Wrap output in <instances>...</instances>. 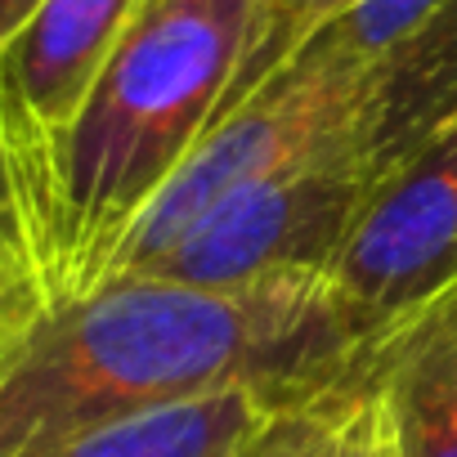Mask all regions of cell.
<instances>
[{"label":"cell","instance_id":"cell-1","mask_svg":"<svg viewBox=\"0 0 457 457\" xmlns=\"http://www.w3.org/2000/svg\"><path fill=\"white\" fill-rule=\"evenodd\" d=\"M377 323L314 270L247 287L112 278L50 310L5 368L0 457L220 390L296 399L345 377Z\"/></svg>","mask_w":457,"mask_h":457},{"label":"cell","instance_id":"cell-9","mask_svg":"<svg viewBox=\"0 0 457 457\" xmlns=\"http://www.w3.org/2000/svg\"><path fill=\"white\" fill-rule=\"evenodd\" d=\"M274 399L256 390H220L117 421L77 430L28 457H243L247 435Z\"/></svg>","mask_w":457,"mask_h":457},{"label":"cell","instance_id":"cell-11","mask_svg":"<svg viewBox=\"0 0 457 457\" xmlns=\"http://www.w3.org/2000/svg\"><path fill=\"white\" fill-rule=\"evenodd\" d=\"M354 0H265V19H261V32H256V46L247 54V68H243V81H238V95H252L261 81H270L287 59H296L323 28H332ZM228 104V108H234Z\"/></svg>","mask_w":457,"mask_h":457},{"label":"cell","instance_id":"cell-4","mask_svg":"<svg viewBox=\"0 0 457 457\" xmlns=\"http://www.w3.org/2000/svg\"><path fill=\"white\" fill-rule=\"evenodd\" d=\"M386 179L354 126L345 139L228 193L135 278L247 287L278 274H332L354 220Z\"/></svg>","mask_w":457,"mask_h":457},{"label":"cell","instance_id":"cell-3","mask_svg":"<svg viewBox=\"0 0 457 457\" xmlns=\"http://www.w3.org/2000/svg\"><path fill=\"white\" fill-rule=\"evenodd\" d=\"M368 86L372 59H350L323 37H314L296 59H287L270 81L243 95L211 126V135L188 153V162L135 220L104 283L144 274L228 193L345 139L363 121Z\"/></svg>","mask_w":457,"mask_h":457},{"label":"cell","instance_id":"cell-10","mask_svg":"<svg viewBox=\"0 0 457 457\" xmlns=\"http://www.w3.org/2000/svg\"><path fill=\"white\" fill-rule=\"evenodd\" d=\"M50 314L41 215L23 162L0 117V328L32 332Z\"/></svg>","mask_w":457,"mask_h":457},{"label":"cell","instance_id":"cell-13","mask_svg":"<svg viewBox=\"0 0 457 457\" xmlns=\"http://www.w3.org/2000/svg\"><path fill=\"white\" fill-rule=\"evenodd\" d=\"M37 5H41V0H0V46H5V41L32 19Z\"/></svg>","mask_w":457,"mask_h":457},{"label":"cell","instance_id":"cell-2","mask_svg":"<svg viewBox=\"0 0 457 457\" xmlns=\"http://www.w3.org/2000/svg\"><path fill=\"white\" fill-rule=\"evenodd\" d=\"M265 0H144L46 184L50 310L90 296L135 220L228 112Z\"/></svg>","mask_w":457,"mask_h":457},{"label":"cell","instance_id":"cell-14","mask_svg":"<svg viewBox=\"0 0 457 457\" xmlns=\"http://www.w3.org/2000/svg\"><path fill=\"white\" fill-rule=\"evenodd\" d=\"M32 332H37V328H32ZM32 332H19V328H0V377H5V368L14 363V354L23 350V341H28Z\"/></svg>","mask_w":457,"mask_h":457},{"label":"cell","instance_id":"cell-7","mask_svg":"<svg viewBox=\"0 0 457 457\" xmlns=\"http://www.w3.org/2000/svg\"><path fill=\"white\" fill-rule=\"evenodd\" d=\"M399 457H457V274L381 319Z\"/></svg>","mask_w":457,"mask_h":457},{"label":"cell","instance_id":"cell-5","mask_svg":"<svg viewBox=\"0 0 457 457\" xmlns=\"http://www.w3.org/2000/svg\"><path fill=\"white\" fill-rule=\"evenodd\" d=\"M139 5L144 0H41L32 19L0 46V117L37 197L41 243L54 153Z\"/></svg>","mask_w":457,"mask_h":457},{"label":"cell","instance_id":"cell-15","mask_svg":"<svg viewBox=\"0 0 457 457\" xmlns=\"http://www.w3.org/2000/svg\"><path fill=\"white\" fill-rule=\"evenodd\" d=\"M386 457H399V444H395V448H390V453H386Z\"/></svg>","mask_w":457,"mask_h":457},{"label":"cell","instance_id":"cell-6","mask_svg":"<svg viewBox=\"0 0 457 457\" xmlns=\"http://www.w3.org/2000/svg\"><path fill=\"white\" fill-rule=\"evenodd\" d=\"M457 274V121L412 153L363 206L332 283L372 319Z\"/></svg>","mask_w":457,"mask_h":457},{"label":"cell","instance_id":"cell-8","mask_svg":"<svg viewBox=\"0 0 457 457\" xmlns=\"http://www.w3.org/2000/svg\"><path fill=\"white\" fill-rule=\"evenodd\" d=\"M395 448V417L381 377V323L363 359L296 399L270 403L247 435L243 457H386Z\"/></svg>","mask_w":457,"mask_h":457},{"label":"cell","instance_id":"cell-12","mask_svg":"<svg viewBox=\"0 0 457 457\" xmlns=\"http://www.w3.org/2000/svg\"><path fill=\"white\" fill-rule=\"evenodd\" d=\"M448 5H457V0H354L319 37L328 46H337L341 54L368 63V59H381L386 50H395L399 41H408L412 32H421Z\"/></svg>","mask_w":457,"mask_h":457}]
</instances>
